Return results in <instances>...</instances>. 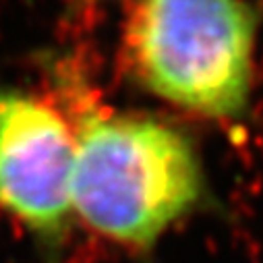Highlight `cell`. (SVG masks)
Segmentation results:
<instances>
[{
  "label": "cell",
  "instance_id": "obj_2",
  "mask_svg": "<svg viewBox=\"0 0 263 263\" xmlns=\"http://www.w3.org/2000/svg\"><path fill=\"white\" fill-rule=\"evenodd\" d=\"M259 15L247 0H135L120 52L139 87L184 112L247 114Z\"/></svg>",
  "mask_w": 263,
  "mask_h": 263
},
{
  "label": "cell",
  "instance_id": "obj_1",
  "mask_svg": "<svg viewBox=\"0 0 263 263\" xmlns=\"http://www.w3.org/2000/svg\"><path fill=\"white\" fill-rule=\"evenodd\" d=\"M58 85L75 130V218L114 245L152 251L205 199L195 143L160 118L98 106L67 73Z\"/></svg>",
  "mask_w": 263,
  "mask_h": 263
},
{
  "label": "cell",
  "instance_id": "obj_3",
  "mask_svg": "<svg viewBox=\"0 0 263 263\" xmlns=\"http://www.w3.org/2000/svg\"><path fill=\"white\" fill-rule=\"evenodd\" d=\"M75 130L60 104L0 83V212L56 263L71 232Z\"/></svg>",
  "mask_w": 263,
  "mask_h": 263
}]
</instances>
